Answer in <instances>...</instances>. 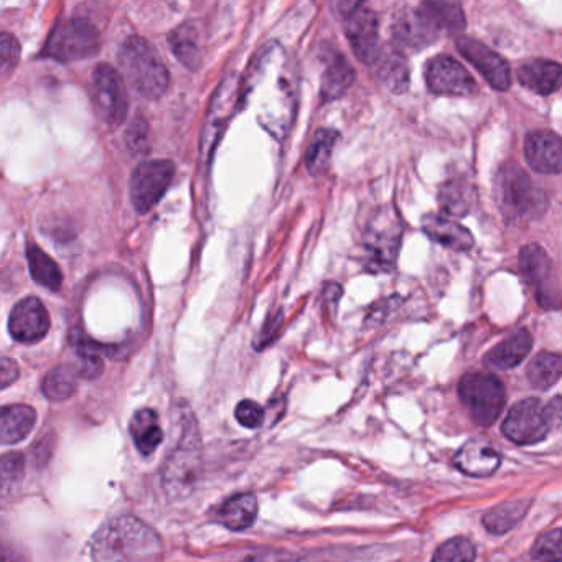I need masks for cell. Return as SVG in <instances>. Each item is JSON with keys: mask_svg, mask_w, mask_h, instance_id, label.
Wrapping results in <instances>:
<instances>
[{"mask_svg": "<svg viewBox=\"0 0 562 562\" xmlns=\"http://www.w3.org/2000/svg\"><path fill=\"white\" fill-rule=\"evenodd\" d=\"M93 104L101 121L118 126L127 116V89L122 76L111 65L96 66L91 76Z\"/></svg>", "mask_w": 562, "mask_h": 562, "instance_id": "cell-11", "label": "cell"}, {"mask_svg": "<svg viewBox=\"0 0 562 562\" xmlns=\"http://www.w3.org/2000/svg\"><path fill=\"white\" fill-rule=\"evenodd\" d=\"M131 437L142 455L154 454L160 442L164 441V431L154 409H139L132 416Z\"/></svg>", "mask_w": 562, "mask_h": 562, "instance_id": "cell-26", "label": "cell"}, {"mask_svg": "<svg viewBox=\"0 0 562 562\" xmlns=\"http://www.w3.org/2000/svg\"><path fill=\"white\" fill-rule=\"evenodd\" d=\"M76 373L70 366H57L52 371H48L47 376L42 381V391L45 398L53 403H61L70 399L76 393Z\"/></svg>", "mask_w": 562, "mask_h": 562, "instance_id": "cell-35", "label": "cell"}, {"mask_svg": "<svg viewBox=\"0 0 562 562\" xmlns=\"http://www.w3.org/2000/svg\"><path fill=\"white\" fill-rule=\"evenodd\" d=\"M474 187L464 177H454L447 180L441 187L439 203L442 211L449 216L469 215L472 203H474Z\"/></svg>", "mask_w": 562, "mask_h": 562, "instance_id": "cell-28", "label": "cell"}, {"mask_svg": "<svg viewBox=\"0 0 562 562\" xmlns=\"http://www.w3.org/2000/svg\"><path fill=\"white\" fill-rule=\"evenodd\" d=\"M50 315L42 300L25 297L10 312L9 332L20 343L40 342L50 330Z\"/></svg>", "mask_w": 562, "mask_h": 562, "instance_id": "cell-15", "label": "cell"}, {"mask_svg": "<svg viewBox=\"0 0 562 562\" xmlns=\"http://www.w3.org/2000/svg\"><path fill=\"white\" fill-rule=\"evenodd\" d=\"M19 378V366L14 360H10L7 356L2 358V363H0V383H2V389L9 388L12 383H15Z\"/></svg>", "mask_w": 562, "mask_h": 562, "instance_id": "cell-44", "label": "cell"}, {"mask_svg": "<svg viewBox=\"0 0 562 562\" xmlns=\"http://www.w3.org/2000/svg\"><path fill=\"white\" fill-rule=\"evenodd\" d=\"M498 205L511 220L538 218L548 208V200L531 178L516 165L500 170L495 185Z\"/></svg>", "mask_w": 562, "mask_h": 562, "instance_id": "cell-4", "label": "cell"}, {"mask_svg": "<svg viewBox=\"0 0 562 562\" xmlns=\"http://www.w3.org/2000/svg\"><path fill=\"white\" fill-rule=\"evenodd\" d=\"M99 33L88 19H68L57 25L43 48V57L60 63L86 60L98 53Z\"/></svg>", "mask_w": 562, "mask_h": 562, "instance_id": "cell-6", "label": "cell"}, {"mask_svg": "<svg viewBox=\"0 0 562 562\" xmlns=\"http://www.w3.org/2000/svg\"><path fill=\"white\" fill-rule=\"evenodd\" d=\"M149 137V122L146 121V118H142L141 114H137L127 127V149L131 150L132 154L146 155L150 150Z\"/></svg>", "mask_w": 562, "mask_h": 562, "instance_id": "cell-39", "label": "cell"}, {"mask_svg": "<svg viewBox=\"0 0 562 562\" xmlns=\"http://www.w3.org/2000/svg\"><path fill=\"white\" fill-rule=\"evenodd\" d=\"M218 516L228 530H248L258 516V500L251 493H241L221 506Z\"/></svg>", "mask_w": 562, "mask_h": 562, "instance_id": "cell-27", "label": "cell"}, {"mask_svg": "<svg viewBox=\"0 0 562 562\" xmlns=\"http://www.w3.org/2000/svg\"><path fill=\"white\" fill-rule=\"evenodd\" d=\"M403 239V225L398 213L385 208L371 220L365 233L366 269L371 272H388L398 259Z\"/></svg>", "mask_w": 562, "mask_h": 562, "instance_id": "cell-5", "label": "cell"}, {"mask_svg": "<svg viewBox=\"0 0 562 562\" xmlns=\"http://www.w3.org/2000/svg\"><path fill=\"white\" fill-rule=\"evenodd\" d=\"M353 81H355V71L352 65L342 55H335L322 76V86H320L322 98L324 101L342 98L343 94L352 88Z\"/></svg>", "mask_w": 562, "mask_h": 562, "instance_id": "cell-29", "label": "cell"}, {"mask_svg": "<svg viewBox=\"0 0 562 562\" xmlns=\"http://www.w3.org/2000/svg\"><path fill=\"white\" fill-rule=\"evenodd\" d=\"M174 175L175 165L170 160H144L137 165L129 182L131 202L137 213H149L160 202Z\"/></svg>", "mask_w": 562, "mask_h": 562, "instance_id": "cell-10", "label": "cell"}, {"mask_svg": "<svg viewBox=\"0 0 562 562\" xmlns=\"http://www.w3.org/2000/svg\"><path fill=\"white\" fill-rule=\"evenodd\" d=\"M27 261H29L33 281L45 287L48 291H60L61 284H63L60 267L45 251H42L35 244H30L27 248Z\"/></svg>", "mask_w": 562, "mask_h": 562, "instance_id": "cell-31", "label": "cell"}, {"mask_svg": "<svg viewBox=\"0 0 562 562\" xmlns=\"http://www.w3.org/2000/svg\"><path fill=\"white\" fill-rule=\"evenodd\" d=\"M457 48L465 60L482 73L488 85L498 91H506L511 85L510 66L492 48L477 42L474 38H459Z\"/></svg>", "mask_w": 562, "mask_h": 562, "instance_id": "cell-16", "label": "cell"}, {"mask_svg": "<svg viewBox=\"0 0 562 562\" xmlns=\"http://www.w3.org/2000/svg\"><path fill=\"white\" fill-rule=\"evenodd\" d=\"M91 554L94 562H162L164 544L144 521L121 516L94 536Z\"/></svg>", "mask_w": 562, "mask_h": 562, "instance_id": "cell-1", "label": "cell"}, {"mask_svg": "<svg viewBox=\"0 0 562 562\" xmlns=\"http://www.w3.org/2000/svg\"><path fill=\"white\" fill-rule=\"evenodd\" d=\"M0 52H2V73L7 75L19 63L20 45L17 38L10 33L0 35Z\"/></svg>", "mask_w": 562, "mask_h": 562, "instance_id": "cell-42", "label": "cell"}, {"mask_svg": "<svg viewBox=\"0 0 562 562\" xmlns=\"http://www.w3.org/2000/svg\"><path fill=\"white\" fill-rule=\"evenodd\" d=\"M426 81L432 93L439 96H472L477 93V83L469 71L447 55H437L427 61Z\"/></svg>", "mask_w": 562, "mask_h": 562, "instance_id": "cell-14", "label": "cell"}, {"mask_svg": "<svg viewBox=\"0 0 562 562\" xmlns=\"http://www.w3.org/2000/svg\"><path fill=\"white\" fill-rule=\"evenodd\" d=\"M525 157L539 174H562V137L554 132H531L525 141Z\"/></svg>", "mask_w": 562, "mask_h": 562, "instance_id": "cell-18", "label": "cell"}, {"mask_svg": "<svg viewBox=\"0 0 562 562\" xmlns=\"http://www.w3.org/2000/svg\"><path fill=\"white\" fill-rule=\"evenodd\" d=\"M531 386L536 389H549L556 385L562 376V355L541 352L534 356L526 370Z\"/></svg>", "mask_w": 562, "mask_h": 562, "instance_id": "cell-33", "label": "cell"}, {"mask_svg": "<svg viewBox=\"0 0 562 562\" xmlns=\"http://www.w3.org/2000/svg\"><path fill=\"white\" fill-rule=\"evenodd\" d=\"M460 398L478 426H492L505 406V388L497 376L470 373L460 381Z\"/></svg>", "mask_w": 562, "mask_h": 562, "instance_id": "cell-7", "label": "cell"}, {"mask_svg": "<svg viewBox=\"0 0 562 562\" xmlns=\"http://www.w3.org/2000/svg\"><path fill=\"white\" fill-rule=\"evenodd\" d=\"M235 416L246 429H259L264 424V409L251 399H244L236 406Z\"/></svg>", "mask_w": 562, "mask_h": 562, "instance_id": "cell-41", "label": "cell"}, {"mask_svg": "<svg viewBox=\"0 0 562 562\" xmlns=\"http://www.w3.org/2000/svg\"><path fill=\"white\" fill-rule=\"evenodd\" d=\"M192 416V413L180 414L183 422L180 441L164 467L162 480L170 498L188 497L202 478V444Z\"/></svg>", "mask_w": 562, "mask_h": 562, "instance_id": "cell-3", "label": "cell"}, {"mask_svg": "<svg viewBox=\"0 0 562 562\" xmlns=\"http://www.w3.org/2000/svg\"><path fill=\"white\" fill-rule=\"evenodd\" d=\"M2 561L4 562H25V559L19 554L12 551L10 548H4V556H2Z\"/></svg>", "mask_w": 562, "mask_h": 562, "instance_id": "cell-46", "label": "cell"}, {"mask_svg": "<svg viewBox=\"0 0 562 562\" xmlns=\"http://www.w3.org/2000/svg\"><path fill=\"white\" fill-rule=\"evenodd\" d=\"M422 231L434 243L457 253H464L474 248V236L467 228L457 225L455 221L447 220L444 216L426 215L422 218Z\"/></svg>", "mask_w": 562, "mask_h": 562, "instance_id": "cell-20", "label": "cell"}, {"mask_svg": "<svg viewBox=\"0 0 562 562\" xmlns=\"http://www.w3.org/2000/svg\"><path fill=\"white\" fill-rule=\"evenodd\" d=\"M441 32L419 7L404 10L393 25L394 42L409 50H422L436 43Z\"/></svg>", "mask_w": 562, "mask_h": 562, "instance_id": "cell-17", "label": "cell"}, {"mask_svg": "<svg viewBox=\"0 0 562 562\" xmlns=\"http://www.w3.org/2000/svg\"><path fill=\"white\" fill-rule=\"evenodd\" d=\"M474 559V543L464 536H457L437 548L432 562H474Z\"/></svg>", "mask_w": 562, "mask_h": 562, "instance_id": "cell-36", "label": "cell"}, {"mask_svg": "<svg viewBox=\"0 0 562 562\" xmlns=\"http://www.w3.org/2000/svg\"><path fill=\"white\" fill-rule=\"evenodd\" d=\"M238 98V76H226L213 94L207 121H205V127H203L202 146H200L203 160H210L211 155L215 152L221 132L225 131L226 122L230 121L231 116L238 108Z\"/></svg>", "mask_w": 562, "mask_h": 562, "instance_id": "cell-12", "label": "cell"}, {"mask_svg": "<svg viewBox=\"0 0 562 562\" xmlns=\"http://www.w3.org/2000/svg\"><path fill=\"white\" fill-rule=\"evenodd\" d=\"M520 269L541 307L549 310L561 309V284L553 261L543 246L536 243L523 246L520 249Z\"/></svg>", "mask_w": 562, "mask_h": 562, "instance_id": "cell-8", "label": "cell"}, {"mask_svg": "<svg viewBox=\"0 0 562 562\" xmlns=\"http://www.w3.org/2000/svg\"><path fill=\"white\" fill-rule=\"evenodd\" d=\"M338 132L332 129H320L312 141H310L307 155H305V165L312 175H322L327 172L330 160H332L333 150L337 146Z\"/></svg>", "mask_w": 562, "mask_h": 562, "instance_id": "cell-32", "label": "cell"}, {"mask_svg": "<svg viewBox=\"0 0 562 562\" xmlns=\"http://www.w3.org/2000/svg\"><path fill=\"white\" fill-rule=\"evenodd\" d=\"M282 325V312H276V314L269 315L266 325L263 327V332L258 338V348H264L269 345V343L277 337V333L281 330Z\"/></svg>", "mask_w": 562, "mask_h": 562, "instance_id": "cell-43", "label": "cell"}, {"mask_svg": "<svg viewBox=\"0 0 562 562\" xmlns=\"http://www.w3.org/2000/svg\"><path fill=\"white\" fill-rule=\"evenodd\" d=\"M24 465V457L19 452H10V454H5L2 457L0 469H2V490H4V493L10 487L20 483V480L24 477Z\"/></svg>", "mask_w": 562, "mask_h": 562, "instance_id": "cell-40", "label": "cell"}, {"mask_svg": "<svg viewBox=\"0 0 562 562\" xmlns=\"http://www.w3.org/2000/svg\"><path fill=\"white\" fill-rule=\"evenodd\" d=\"M376 73L381 83L394 94L406 93L409 88V66L403 53L396 48H383L376 60Z\"/></svg>", "mask_w": 562, "mask_h": 562, "instance_id": "cell-25", "label": "cell"}, {"mask_svg": "<svg viewBox=\"0 0 562 562\" xmlns=\"http://www.w3.org/2000/svg\"><path fill=\"white\" fill-rule=\"evenodd\" d=\"M518 80L538 94H553L562 86V65L551 60H530L518 70Z\"/></svg>", "mask_w": 562, "mask_h": 562, "instance_id": "cell-21", "label": "cell"}, {"mask_svg": "<svg viewBox=\"0 0 562 562\" xmlns=\"http://www.w3.org/2000/svg\"><path fill=\"white\" fill-rule=\"evenodd\" d=\"M118 58L122 75L142 98L159 99L169 89V70L146 38H127Z\"/></svg>", "mask_w": 562, "mask_h": 562, "instance_id": "cell-2", "label": "cell"}, {"mask_svg": "<svg viewBox=\"0 0 562 562\" xmlns=\"http://www.w3.org/2000/svg\"><path fill=\"white\" fill-rule=\"evenodd\" d=\"M37 413L27 404H12L2 409L0 416V441L5 445L19 444L32 432Z\"/></svg>", "mask_w": 562, "mask_h": 562, "instance_id": "cell-23", "label": "cell"}, {"mask_svg": "<svg viewBox=\"0 0 562 562\" xmlns=\"http://www.w3.org/2000/svg\"><path fill=\"white\" fill-rule=\"evenodd\" d=\"M502 457L485 441H469L455 454L457 469L470 477H488L500 467Z\"/></svg>", "mask_w": 562, "mask_h": 562, "instance_id": "cell-19", "label": "cell"}, {"mask_svg": "<svg viewBox=\"0 0 562 562\" xmlns=\"http://www.w3.org/2000/svg\"><path fill=\"white\" fill-rule=\"evenodd\" d=\"M551 429L546 406L538 399H525L516 403L503 422V434L520 445L536 444L548 436Z\"/></svg>", "mask_w": 562, "mask_h": 562, "instance_id": "cell-13", "label": "cell"}, {"mask_svg": "<svg viewBox=\"0 0 562 562\" xmlns=\"http://www.w3.org/2000/svg\"><path fill=\"white\" fill-rule=\"evenodd\" d=\"M419 9L436 25L439 32L459 33L465 29L464 10L452 2H424Z\"/></svg>", "mask_w": 562, "mask_h": 562, "instance_id": "cell-34", "label": "cell"}, {"mask_svg": "<svg viewBox=\"0 0 562 562\" xmlns=\"http://www.w3.org/2000/svg\"><path fill=\"white\" fill-rule=\"evenodd\" d=\"M75 347L78 358H80V365H78L76 373H78L81 378H86V380L98 378V376L103 373L104 365L101 356L96 353L91 342H86L83 338H78Z\"/></svg>", "mask_w": 562, "mask_h": 562, "instance_id": "cell-38", "label": "cell"}, {"mask_svg": "<svg viewBox=\"0 0 562 562\" xmlns=\"http://www.w3.org/2000/svg\"><path fill=\"white\" fill-rule=\"evenodd\" d=\"M530 498L523 500H511V502L502 503L488 511L483 516V526L485 530L492 534H505L513 530L530 510Z\"/></svg>", "mask_w": 562, "mask_h": 562, "instance_id": "cell-30", "label": "cell"}, {"mask_svg": "<svg viewBox=\"0 0 562 562\" xmlns=\"http://www.w3.org/2000/svg\"><path fill=\"white\" fill-rule=\"evenodd\" d=\"M546 413H548L551 427L562 426V396L553 398L546 404Z\"/></svg>", "mask_w": 562, "mask_h": 562, "instance_id": "cell-45", "label": "cell"}, {"mask_svg": "<svg viewBox=\"0 0 562 562\" xmlns=\"http://www.w3.org/2000/svg\"><path fill=\"white\" fill-rule=\"evenodd\" d=\"M169 45L183 66L188 70H198L202 65V47H200V29L197 22H185L170 33Z\"/></svg>", "mask_w": 562, "mask_h": 562, "instance_id": "cell-24", "label": "cell"}, {"mask_svg": "<svg viewBox=\"0 0 562 562\" xmlns=\"http://www.w3.org/2000/svg\"><path fill=\"white\" fill-rule=\"evenodd\" d=\"M531 554L536 561L562 562V528L541 534Z\"/></svg>", "mask_w": 562, "mask_h": 562, "instance_id": "cell-37", "label": "cell"}, {"mask_svg": "<svg viewBox=\"0 0 562 562\" xmlns=\"http://www.w3.org/2000/svg\"><path fill=\"white\" fill-rule=\"evenodd\" d=\"M533 347V337L528 330H518L503 340L485 356V363L495 370H511L525 360Z\"/></svg>", "mask_w": 562, "mask_h": 562, "instance_id": "cell-22", "label": "cell"}, {"mask_svg": "<svg viewBox=\"0 0 562 562\" xmlns=\"http://www.w3.org/2000/svg\"><path fill=\"white\" fill-rule=\"evenodd\" d=\"M340 14L345 20V35L350 47L366 65L373 66L380 58V35H378V19L373 10L363 4L343 2L338 4Z\"/></svg>", "mask_w": 562, "mask_h": 562, "instance_id": "cell-9", "label": "cell"}]
</instances>
